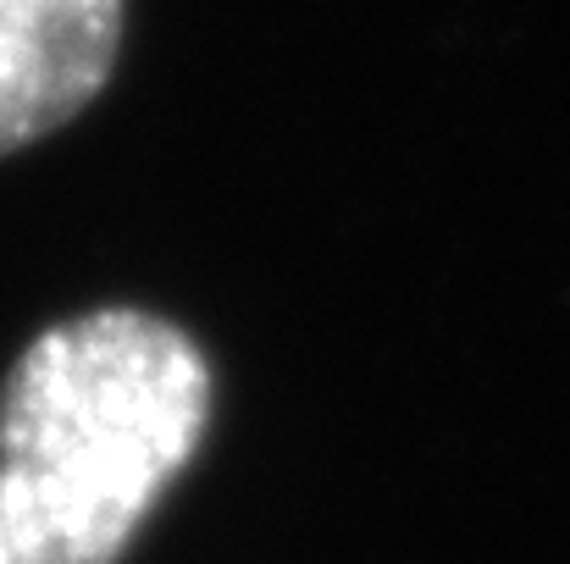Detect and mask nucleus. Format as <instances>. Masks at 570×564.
<instances>
[{
    "instance_id": "f257e3e1",
    "label": "nucleus",
    "mask_w": 570,
    "mask_h": 564,
    "mask_svg": "<svg viewBox=\"0 0 570 564\" xmlns=\"http://www.w3.org/2000/svg\"><path fill=\"white\" fill-rule=\"evenodd\" d=\"M210 360L167 316L45 327L0 387V498L33 564H117L210 426Z\"/></svg>"
},
{
    "instance_id": "f03ea898",
    "label": "nucleus",
    "mask_w": 570,
    "mask_h": 564,
    "mask_svg": "<svg viewBox=\"0 0 570 564\" xmlns=\"http://www.w3.org/2000/svg\"><path fill=\"white\" fill-rule=\"evenodd\" d=\"M122 50V0H0V156L67 128Z\"/></svg>"
},
{
    "instance_id": "7ed1b4c3",
    "label": "nucleus",
    "mask_w": 570,
    "mask_h": 564,
    "mask_svg": "<svg viewBox=\"0 0 570 564\" xmlns=\"http://www.w3.org/2000/svg\"><path fill=\"white\" fill-rule=\"evenodd\" d=\"M0 564H33L28 548H22V537H17V521H11L6 498H0Z\"/></svg>"
}]
</instances>
